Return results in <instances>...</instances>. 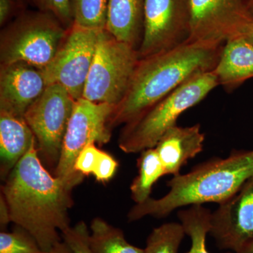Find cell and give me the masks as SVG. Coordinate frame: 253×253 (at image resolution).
<instances>
[{
  "instance_id": "cell-1",
  "label": "cell",
  "mask_w": 253,
  "mask_h": 253,
  "mask_svg": "<svg viewBox=\"0 0 253 253\" xmlns=\"http://www.w3.org/2000/svg\"><path fill=\"white\" fill-rule=\"evenodd\" d=\"M72 191L43 165L36 140L1 187L15 225L29 232L44 253L62 241L60 232L71 226Z\"/></svg>"
},
{
  "instance_id": "cell-2",
  "label": "cell",
  "mask_w": 253,
  "mask_h": 253,
  "mask_svg": "<svg viewBox=\"0 0 253 253\" xmlns=\"http://www.w3.org/2000/svg\"><path fill=\"white\" fill-rule=\"evenodd\" d=\"M223 46L188 41L139 59L124 99L110 118V129L134 121L190 78L214 71Z\"/></svg>"
},
{
  "instance_id": "cell-3",
  "label": "cell",
  "mask_w": 253,
  "mask_h": 253,
  "mask_svg": "<svg viewBox=\"0 0 253 253\" xmlns=\"http://www.w3.org/2000/svg\"><path fill=\"white\" fill-rule=\"evenodd\" d=\"M253 176V150H234L228 157L215 158L201 163L189 172L168 181L169 192L161 199L150 197L134 205L128 221L146 216L167 217L177 208L206 203L221 204L235 194Z\"/></svg>"
},
{
  "instance_id": "cell-4",
  "label": "cell",
  "mask_w": 253,
  "mask_h": 253,
  "mask_svg": "<svg viewBox=\"0 0 253 253\" xmlns=\"http://www.w3.org/2000/svg\"><path fill=\"white\" fill-rule=\"evenodd\" d=\"M213 71L190 78L131 122L124 125L118 146L126 154L156 147L163 134L177 126L182 113L194 107L219 86Z\"/></svg>"
},
{
  "instance_id": "cell-5",
  "label": "cell",
  "mask_w": 253,
  "mask_h": 253,
  "mask_svg": "<svg viewBox=\"0 0 253 253\" xmlns=\"http://www.w3.org/2000/svg\"><path fill=\"white\" fill-rule=\"evenodd\" d=\"M66 31L48 13H21L1 31V65L23 62L42 71L54 59Z\"/></svg>"
},
{
  "instance_id": "cell-6",
  "label": "cell",
  "mask_w": 253,
  "mask_h": 253,
  "mask_svg": "<svg viewBox=\"0 0 253 253\" xmlns=\"http://www.w3.org/2000/svg\"><path fill=\"white\" fill-rule=\"evenodd\" d=\"M139 59L137 49L118 41L106 28L101 30L83 98L117 107L126 96Z\"/></svg>"
},
{
  "instance_id": "cell-7",
  "label": "cell",
  "mask_w": 253,
  "mask_h": 253,
  "mask_svg": "<svg viewBox=\"0 0 253 253\" xmlns=\"http://www.w3.org/2000/svg\"><path fill=\"white\" fill-rule=\"evenodd\" d=\"M116 106L97 104L81 98L75 104L66 134L59 163L53 175L59 178L71 191L79 185L84 176L75 170L76 158L89 143L100 145L111 140L109 123Z\"/></svg>"
},
{
  "instance_id": "cell-8",
  "label": "cell",
  "mask_w": 253,
  "mask_h": 253,
  "mask_svg": "<svg viewBox=\"0 0 253 253\" xmlns=\"http://www.w3.org/2000/svg\"><path fill=\"white\" fill-rule=\"evenodd\" d=\"M76 101L62 86L49 84L23 116L36 137L42 162L54 172Z\"/></svg>"
},
{
  "instance_id": "cell-9",
  "label": "cell",
  "mask_w": 253,
  "mask_h": 253,
  "mask_svg": "<svg viewBox=\"0 0 253 253\" xmlns=\"http://www.w3.org/2000/svg\"><path fill=\"white\" fill-rule=\"evenodd\" d=\"M101 31L75 23L68 28L54 59L42 70L46 85L59 84L76 101L83 98Z\"/></svg>"
},
{
  "instance_id": "cell-10",
  "label": "cell",
  "mask_w": 253,
  "mask_h": 253,
  "mask_svg": "<svg viewBox=\"0 0 253 253\" xmlns=\"http://www.w3.org/2000/svg\"><path fill=\"white\" fill-rule=\"evenodd\" d=\"M190 8L189 41L224 44L253 23L248 0H190Z\"/></svg>"
},
{
  "instance_id": "cell-11",
  "label": "cell",
  "mask_w": 253,
  "mask_h": 253,
  "mask_svg": "<svg viewBox=\"0 0 253 253\" xmlns=\"http://www.w3.org/2000/svg\"><path fill=\"white\" fill-rule=\"evenodd\" d=\"M190 36V0H145L140 59L180 46Z\"/></svg>"
},
{
  "instance_id": "cell-12",
  "label": "cell",
  "mask_w": 253,
  "mask_h": 253,
  "mask_svg": "<svg viewBox=\"0 0 253 253\" xmlns=\"http://www.w3.org/2000/svg\"><path fill=\"white\" fill-rule=\"evenodd\" d=\"M219 249L237 253L253 241V176L211 214L209 233Z\"/></svg>"
},
{
  "instance_id": "cell-13",
  "label": "cell",
  "mask_w": 253,
  "mask_h": 253,
  "mask_svg": "<svg viewBox=\"0 0 253 253\" xmlns=\"http://www.w3.org/2000/svg\"><path fill=\"white\" fill-rule=\"evenodd\" d=\"M46 86L39 68L23 62L1 65L0 110L23 117Z\"/></svg>"
},
{
  "instance_id": "cell-14",
  "label": "cell",
  "mask_w": 253,
  "mask_h": 253,
  "mask_svg": "<svg viewBox=\"0 0 253 253\" xmlns=\"http://www.w3.org/2000/svg\"><path fill=\"white\" fill-rule=\"evenodd\" d=\"M204 141L200 124L186 127L176 126L168 129L155 147L166 175L180 174L182 166L203 151Z\"/></svg>"
},
{
  "instance_id": "cell-15",
  "label": "cell",
  "mask_w": 253,
  "mask_h": 253,
  "mask_svg": "<svg viewBox=\"0 0 253 253\" xmlns=\"http://www.w3.org/2000/svg\"><path fill=\"white\" fill-rule=\"evenodd\" d=\"M36 140L24 118L0 110V175L5 181Z\"/></svg>"
},
{
  "instance_id": "cell-16",
  "label": "cell",
  "mask_w": 253,
  "mask_h": 253,
  "mask_svg": "<svg viewBox=\"0 0 253 253\" xmlns=\"http://www.w3.org/2000/svg\"><path fill=\"white\" fill-rule=\"evenodd\" d=\"M213 72L228 91L253 78V44L243 37L226 42Z\"/></svg>"
},
{
  "instance_id": "cell-17",
  "label": "cell",
  "mask_w": 253,
  "mask_h": 253,
  "mask_svg": "<svg viewBox=\"0 0 253 253\" xmlns=\"http://www.w3.org/2000/svg\"><path fill=\"white\" fill-rule=\"evenodd\" d=\"M145 0H109L106 30L139 49L144 31Z\"/></svg>"
},
{
  "instance_id": "cell-18",
  "label": "cell",
  "mask_w": 253,
  "mask_h": 253,
  "mask_svg": "<svg viewBox=\"0 0 253 253\" xmlns=\"http://www.w3.org/2000/svg\"><path fill=\"white\" fill-rule=\"evenodd\" d=\"M89 245L91 253H145L144 249L126 241L122 229L101 217L91 221Z\"/></svg>"
},
{
  "instance_id": "cell-19",
  "label": "cell",
  "mask_w": 253,
  "mask_h": 253,
  "mask_svg": "<svg viewBox=\"0 0 253 253\" xmlns=\"http://www.w3.org/2000/svg\"><path fill=\"white\" fill-rule=\"evenodd\" d=\"M138 174L130 186L131 199L136 204H141L151 197L153 186L166 175L157 151L151 148L141 151L137 159Z\"/></svg>"
},
{
  "instance_id": "cell-20",
  "label": "cell",
  "mask_w": 253,
  "mask_h": 253,
  "mask_svg": "<svg viewBox=\"0 0 253 253\" xmlns=\"http://www.w3.org/2000/svg\"><path fill=\"white\" fill-rule=\"evenodd\" d=\"M211 211L202 205L191 206L178 212L184 232L191 241V249L186 253H211L206 247V237L211 230Z\"/></svg>"
},
{
  "instance_id": "cell-21",
  "label": "cell",
  "mask_w": 253,
  "mask_h": 253,
  "mask_svg": "<svg viewBox=\"0 0 253 253\" xmlns=\"http://www.w3.org/2000/svg\"><path fill=\"white\" fill-rule=\"evenodd\" d=\"M185 235L181 223L163 224L148 236L145 253H177Z\"/></svg>"
},
{
  "instance_id": "cell-22",
  "label": "cell",
  "mask_w": 253,
  "mask_h": 253,
  "mask_svg": "<svg viewBox=\"0 0 253 253\" xmlns=\"http://www.w3.org/2000/svg\"><path fill=\"white\" fill-rule=\"evenodd\" d=\"M74 23L83 27L106 28L109 0H72Z\"/></svg>"
},
{
  "instance_id": "cell-23",
  "label": "cell",
  "mask_w": 253,
  "mask_h": 253,
  "mask_svg": "<svg viewBox=\"0 0 253 253\" xmlns=\"http://www.w3.org/2000/svg\"><path fill=\"white\" fill-rule=\"evenodd\" d=\"M0 253H46L41 249L35 238L20 226L11 231H1Z\"/></svg>"
},
{
  "instance_id": "cell-24",
  "label": "cell",
  "mask_w": 253,
  "mask_h": 253,
  "mask_svg": "<svg viewBox=\"0 0 253 253\" xmlns=\"http://www.w3.org/2000/svg\"><path fill=\"white\" fill-rule=\"evenodd\" d=\"M40 11L54 16L68 29L74 23L72 0H32Z\"/></svg>"
},
{
  "instance_id": "cell-25",
  "label": "cell",
  "mask_w": 253,
  "mask_h": 253,
  "mask_svg": "<svg viewBox=\"0 0 253 253\" xmlns=\"http://www.w3.org/2000/svg\"><path fill=\"white\" fill-rule=\"evenodd\" d=\"M89 235V229L83 221H79L74 226H70L67 230L61 233L63 241L75 253H91Z\"/></svg>"
},
{
  "instance_id": "cell-26",
  "label": "cell",
  "mask_w": 253,
  "mask_h": 253,
  "mask_svg": "<svg viewBox=\"0 0 253 253\" xmlns=\"http://www.w3.org/2000/svg\"><path fill=\"white\" fill-rule=\"evenodd\" d=\"M101 153V150L96 147L95 143L86 145L76 158L75 170L84 176L94 174Z\"/></svg>"
},
{
  "instance_id": "cell-27",
  "label": "cell",
  "mask_w": 253,
  "mask_h": 253,
  "mask_svg": "<svg viewBox=\"0 0 253 253\" xmlns=\"http://www.w3.org/2000/svg\"><path fill=\"white\" fill-rule=\"evenodd\" d=\"M118 167V161L111 155L101 151L97 167L93 175L98 181L106 182L112 179L117 171Z\"/></svg>"
},
{
  "instance_id": "cell-28",
  "label": "cell",
  "mask_w": 253,
  "mask_h": 253,
  "mask_svg": "<svg viewBox=\"0 0 253 253\" xmlns=\"http://www.w3.org/2000/svg\"><path fill=\"white\" fill-rule=\"evenodd\" d=\"M17 0H0V25L4 26L17 11Z\"/></svg>"
},
{
  "instance_id": "cell-29",
  "label": "cell",
  "mask_w": 253,
  "mask_h": 253,
  "mask_svg": "<svg viewBox=\"0 0 253 253\" xmlns=\"http://www.w3.org/2000/svg\"><path fill=\"white\" fill-rule=\"evenodd\" d=\"M11 222L10 219L9 208L2 195L0 196V226L1 231H5V228Z\"/></svg>"
},
{
  "instance_id": "cell-30",
  "label": "cell",
  "mask_w": 253,
  "mask_h": 253,
  "mask_svg": "<svg viewBox=\"0 0 253 253\" xmlns=\"http://www.w3.org/2000/svg\"><path fill=\"white\" fill-rule=\"evenodd\" d=\"M46 253H75L73 250L63 240L58 243L56 246L51 249V251Z\"/></svg>"
},
{
  "instance_id": "cell-31",
  "label": "cell",
  "mask_w": 253,
  "mask_h": 253,
  "mask_svg": "<svg viewBox=\"0 0 253 253\" xmlns=\"http://www.w3.org/2000/svg\"><path fill=\"white\" fill-rule=\"evenodd\" d=\"M243 38L253 44V23L250 26L249 29L246 32Z\"/></svg>"
},
{
  "instance_id": "cell-32",
  "label": "cell",
  "mask_w": 253,
  "mask_h": 253,
  "mask_svg": "<svg viewBox=\"0 0 253 253\" xmlns=\"http://www.w3.org/2000/svg\"><path fill=\"white\" fill-rule=\"evenodd\" d=\"M234 253H253V241L243 248L239 252Z\"/></svg>"
},
{
  "instance_id": "cell-33",
  "label": "cell",
  "mask_w": 253,
  "mask_h": 253,
  "mask_svg": "<svg viewBox=\"0 0 253 253\" xmlns=\"http://www.w3.org/2000/svg\"><path fill=\"white\" fill-rule=\"evenodd\" d=\"M248 2H249L250 11H251L253 17V0H248Z\"/></svg>"
}]
</instances>
